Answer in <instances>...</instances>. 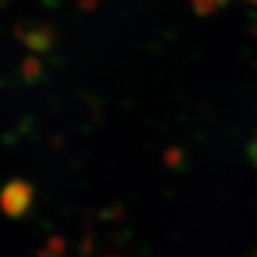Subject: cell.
Instances as JSON below:
<instances>
[{
  "label": "cell",
  "mask_w": 257,
  "mask_h": 257,
  "mask_svg": "<svg viewBox=\"0 0 257 257\" xmlns=\"http://www.w3.org/2000/svg\"><path fill=\"white\" fill-rule=\"evenodd\" d=\"M230 2H257V0H189V4L193 6L198 14H213L219 8H225Z\"/></svg>",
  "instance_id": "cell-2"
},
{
  "label": "cell",
  "mask_w": 257,
  "mask_h": 257,
  "mask_svg": "<svg viewBox=\"0 0 257 257\" xmlns=\"http://www.w3.org/2000/svg\"><path fill=\"white\" fill-rule=\"evenodd\" d=\"M31 189L23 183H16L10 185L8 189L4 191V196H2V206L4 210L12 213V215H19L27 210L29 202H31Z\"/></svg>",
  "instance_id": "cell-1"
}]
</instances>
